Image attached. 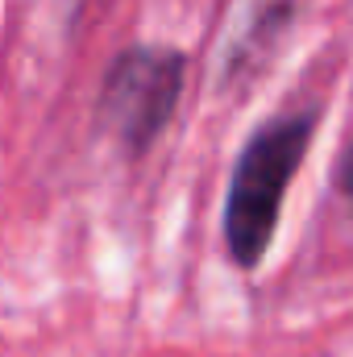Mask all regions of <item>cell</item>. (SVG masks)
<instances>
[{
  "instance_id": "6da1fadb",
  "label": "cell",
  "mask_w": 353,
  "mask_h": 357,
  "mask_svg": "<svg viewBox=\"0 0 353 357\" xmlns=\"http://www.w3.org/2000/svg\"><path fill=\"white\" fill-rule=\"evenodd\" d=\"M316 125H320V108L308 104V108H291L274 116L246 142L233 167L229 195H225V245L241 270H254L270 254L283 199L291 191L299 162L308 158Z\"/></svg>"
},
{
  "instance_id": "7a4b0ae2",
  "label": "cell",
  "mask_w": 353,
  "mask_h": 357,
  "mask_svg": "<svg viewBox=\"0 0 353 357\" xmlns=\"http://www.w3.org/2000/svg\"><path fill=\"white\" fill-rule=\"evenodd\" d=\"M187 79V59L167 46H129L100 84V125L125 154H146L171 125Z\"/></svg>"
},
{
  "instance_id": "3957f363",
  "label": "cell",
  "mask_w": 353,
  "mask_h": 357,
  "mask_svg": "<svg viewBox=\"0 0 353 357\" xmlns=\"http://www.w3.org/2000/svg\"><path fill=\"white\" fill-rule=\"evenodd\" d=\"M312 0H237L220 59H216V88L220 91H246L278 54L295 21L303 17Z\"/></svg>"
},
{
  "instance_id": "277c9868",
  "label": "cell",
  "mask_w": 353,
  "mask_h": 357,
  "mask_svg": "<svg viewBox=\"0 0 353 357\" xmlns=\"http://www.w3.org/2000/svg\"><path fill=\"white\" fill-rule=\"evenodd\" d=\"M337 191L353 204V142H350V150L341 154V162H337Z\"/></svg>"
}]
</instances>
